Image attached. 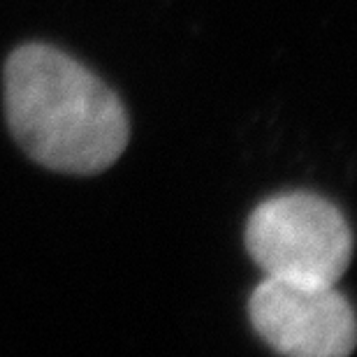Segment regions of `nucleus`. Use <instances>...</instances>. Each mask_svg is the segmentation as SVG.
I'll return each instance as SVG.
<instances>
[{
	"label": "nucleus",
	"mask_w": 357,
	"mask_h": 357,
	"mask_svg": "<svg viewBox=\"0 0 357 357\" xmlns=\"http://www.w3.org/2000/svg\"><path fill=\"white\" fill-rule=\"evenodd\" d=\"M5 114L14 142L38 165L100 174L121 158L130 121L121 98L52 45H21L5 63Z\"/></svg>",
	"instance_id": "nucleus-1"
},
{
	"label": "nucleus",
	"mask_w": 357,
	"mask_h": 357,
	"mask_svg": "<svg viewBox=\"0 0 357 357\" xmlns=\"http://www.w3.org/2000/svg\"><path fill=\"white\" fill-rule=\"evenodd\" d=\"M244 244L265 276L292 283L337 285L353 258V232L344 211L304 190L255 206Z\"/></svg>",
	"instance_id": "nucleus-2"
},
{
	"label": "nucleus",
	"mask_w": 357,
	"mask_h": 357,
	"mask_svg": "<svg viewBox=\"0 0 357 357\" xmlns=\"http://www.w3.org/2000/svg\"><path fill=\"white\" fill-rule=\"evenodd\" d=\"M255 334L288 357H346L355 351V311L337 285L265 276L248 299Z\"/></svg>",
	"instance_id": "nucleus-3"
}]
</instances>
